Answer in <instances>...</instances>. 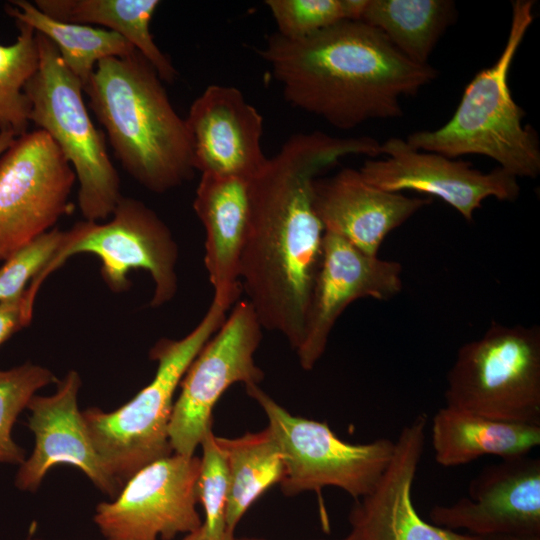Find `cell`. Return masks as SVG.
I'll use <instances>...</instances> for the list:
<instances>
[{
	"label": "cell",
	"mask_w": 540,
	"mask_h": 540,
	"mask_svg": "<svg viewBox=\"0 0 540 540\" xmlns=\"http://www.w3.org/2000/svg\"><path fill=\"white\" fill-rule=\"evenodd\" d=\"M262 325L247 300L237 301L221 327L187 368L169 423L173 453L194 456L212 429V412L235 383L259 385L264 372L254 355L262 340Z\"/></svg>",
	"instance_id": "cell-10"
},
{
	"label": "cell",
	"mask_w": 540,
	"mask_h": 540,
	"mask_svg": "<svg viewBox=\"0 0 540 540\" xmlns=\"http://www.w3.org/2000/svg\"><path fill=\"white\" fill-rule=\"evenodd\" d=\"M429 517L476 536L540 534V459L523 455L485 467L471 480L468 497L434 506Z\"/></svg>",
	"instance_id": "cell-16"
},
{
	"label": "cell",
	"mask_w": 540,
	"mask_h": 540,
	"mask_svg": "<svg viewBox=\"0 0 540 540\" xmlns=\"http://www.w3.org/2000/svg\"><path fill=\"white\" fill-rule=\"evenodd\" d=\"M199 468V457L176 453L144 466L97 505L94 523L105 540H172L198 530Z\"/></svg>",
	"instance_id": "cell-12"
},
{
	"label": "cell",
	"mask_w": 540,
	"mask_h": 540,
	"mask_svg": "<svg viewBox=\"0 0 540 540\" xmlns=\"http://www.w3.org/2000/svg\"><path fill=\"white\" fill-rule=\"evenodd\" d=\"M18 35L14 43H0V129H9L16 136L27 132L31 103L25 85L39 66V50L35 30L16 21Z\"/></svg>",
	"instance_id": "cell-26"
},
{
	"label": "cell",
	"mask_w": 540,
	"mask_h": 540,
	"mask_svg": "<svg viewBox=\"0 0 540 540\" xmlns=\"http://www.w3.org/2000/svg\"><path fill=\"white\" fill-rule=\"evenodd\" d=\"M34 5L56 20L98 25L121 35L150 62L162 81L171 83L177 77L176 69L150 32V23L160 1L36 0Z\"/></svg>",
	"instance_id": "cell-22"
},
{
	"label": "cell",
	"mask_w": 540,
	"mask_h": 540,
	"mask_svg": "<svg viewBox=\"0 0 540 540\" xmlns=\"http://www.w3.org/2000/svg\"><path fill=\"white\" fill-rule=\"evenodd\" d=\"M245 388L264 411L281 450L284 474L279 484L285 496L332 486L357 500L375 488L393 457L394 440L348 443L326 422L289 413L259 385Z\"/></svg>",
	"instance_id": "cell-9"
},
{
	"label": "cell",
	"mask_w": 540,
	"mask_h": 540,
	"mask_svg": "<svg viewBox=\"0 0 540 540\" xmlns=\"http://www.w3.org/2000/svg\"><path fill=\"white\" fill-rule=\"evenodd\" d=\"M16 134L9 129H0V155L10 146Z\"/></svg>",
	"instance_id": "cell-33"
},
{
	"label": "cell",
	"mask_w": 540,
	"mask_h": 540,
	"mask_svg": "<svg viewBox=\"0 0 540 540\" xmlns=\"http://www.w3.org/2000/svg\"><path fill=\"white\" fill-rule=\"evenodd\" d=\"M81 253L100 259L101 276L113 292L129 289L128 273L142 269L154 282L151 307H160L176 295L177 243L165 222L137 199L122 196L108 222L79 221L64 231L58 249L26 288L29 300L34 303L45 279L71 256Z\"/></svg>",
	"instance_id": "cell-8"
},
{
	"label": "cell",
	"mask_w": 540,
	"mask_h": 540,
	"mask_svg": "<svg viewBox=\"0 0 540 540\" xmlns=\"http://www.w3.org/2000/svg\"><path fill=\"white\" fill-rule=\"evenodd\" d=\"M351 155H380L371 137L320 131L291 136L250 180V217L240 281L263 329L296 351L321 264L324 228L313 206L318 175Z\"/></svg>",
	"instance_id": "cell-1"
},
{
	"label": "cell",
	"mask_w": 540,
	"mask_h": 540,
	"mask_svg": "<svg viewBox=\"0 0 540 540\" xmlns=\"http://www.w3.org/2000/svg\"><path fill=\"white\" fill-rule=\"evenodd\" d=\"M63 232L53 228L5 260L0 268V302L15 299L24 293L26 285L40 273L58 249Z\"/></svg>",
	"instance_id": "cell-30"
},
{
	"label": "cell",
	"mask_w": 540,
	"mask_h": 540,
	"mask_svg": "<svg viewBox=\"0 0 540 540\" xmlns=\"http://www.w3.org/2000/svg\"><path fill=\"white\" fill-rule=\"evenodd\" d=\"M193 167L201 174L251 180L266 164L263 117L232 86L209 85L184 118Z\"/></svg>",
	"instance_id": "cell-17"
},
{
	"label": "cell",
	"mask_w": 540,
	"mask_h": 540,
	"mask_svg": "<svg viewBox=\"0 0 540 540\" xmlns=\"http://www.w3.org/2000/svg\"><path fill=\"white\" fill-rule=\"evenodd\" d=\"M205 230L204 264L213 300L227 311L242 292L240 267L250 217V180L201 174L193 202Z\"/></svg>",
	"instance_id": "cell-20"
},
{
	"label": "cell",
	"mask_w": 540,
	"mask_h": 540,
	"mask_svg": "<svg viewBox=\"0 0 540 540\" xmlns=\"http://www.w3.org/2000/svg\"><path fill=\"white\" fill-rule=\"evenodd\" d=\"M231 540H265V539H260V538H249V537H241V538H237V537H233ZM339 540H355V536L352 532H350L346 537L342 538V539H339Z\"/></svg>",
	"instance_id": "cell-35"
},
{
	"label": "cell",
	"mask_w": 540,
	"mask_h": 540,
	"mask_svg": "<svg viewBox=\"0 0 540 540\" xmlns=\"http://www.w3.org/2000/svg\"><path fill=\"white\" fill-rule=\"evenodd\" d=\"M280 36L298 40L344 21L342 0H268Z\"/></svg>",
	"instance_id": "cell-29"
},
{
	"label": "cell",
	"mask_w": 540,
	"mask_h": 540,
	"mask_svg": "<svg viewBox=\"0 0 540 540\" xmlns=\"http://www.w3.org/2000/svg\"><path fill=\"white\" fill-rule=\"evenodd\" d=\"M212 302L195 328L181 339L162 338L149 352L157 361L152 381L118 409L82 411L90 439L108 471L123 485L144 466L173 453L169 423L174 394L196 355L226 319Z\"/></svg>",
	"instance_id": "cell-5"
},
{
	"label": "cell",
	"mask_w": 540,
	"mask_h": 540,
	"mask_svg": "<svg viewBox=\"0 0 540 540\" xmlns=\"http://www.w3.org/2000/svg\"><path fill=\"white\" fill-rule=\"evenodd\" d=\"M6 12L16 21L31 26L47 37L57 48L66 67L84 86L99 61L124 57L136 49L121 35L104 28L56 20L33 3L14 0L6 5Z\"/></svg>",
	"instance_id": "cell-25"
},
{
	"label": "cell",
	"mask_w": 540,
	"mask_h": 540,
	"mask_svg": "<svg viewBox=\"0 0 540 540\" xmlns=\"http://www.w3.org/2000/svg\"><path fill=\"white\" fill-rule=\"evenodd\" d=\"M259 53L290 104L339 129L401 117L400 98L437 76L363 21L344 20L298 40L276 33Z\"/></svg>",
	"instance_id": "cell-2"
},
{
	"label": "cell",
	"mask_w": 540,
	"mask_h": 540,
	"mask_svg": "<svg viewBox=\"0 0 540 540\" xmlns=\"http://www.w3.org/2000/svg\"><path fill=\"white\" fill-rule=\"evenodd\" d=\"M428 416L417 415L399 432L393 457L375 488L355 500L349 513L355 540H480L425 521L412 500L424 451Z\"/></svg>",
	"instance_id": "cell-18"
},
{
	"label": "cell",
	"mask_w": 540,
	"mask_h": 540,
	"mask_svg": "<svg viewBox=\"0 0 540 540\" xmlns=\"http://www.w3.org/2000/svg\"><path fill=\"white\" fill-rule=\"evenodd\" d=\"M202 457L196 482L198 503L203 507L202 534L204 540H227L226 506L229 474L225 455L216 435L210 429L201 441Z\"/></svg>",
	"instance_id": "cell-28"
},
{
	"label": "cell",
	"mask_w": 540,
	"mask_h": 540,
	"mask_svg": "<svg viewBox=\"0 0 540 540\" xmlns=\"http://www.w3.org/2000/svg\"><path fill=\"white\" fill-rule=\"evenodd\" d=\"M83 91L115 157L144 188L164 193L193 177L185 120L140 52L99 61Z\"/></svg>",
	"instance_id": "cell-3"
},
{
	"label": "cell",
	"mask_w": 540,
	"mask_h": 540,
	"mask_svg": "<svg viewBox=\"0 0 540 540\" xmlns=\"http://www.w3.org/2000/svg\"><path fill=\"white\" fill-rule=\"evenodd\" d=\"M36 38L39 66L24 89L31 103L30 122L51 137L72 166L85 220H105L122 197L105 134L93 124L83 85L63 63L56 46L37 32Z\"/></svg>",
	"instance_id": "cell-6"
},
{
	"label": "cell",
	"mask_w": 540,
	"mask_h": 540,
	"mask_svg": "<svg viewBox=\"0 0 540 540\" xmlns=\"http://www.w3.org/2000/svg\"><path fill=\"white\" fill-rule=\"evenodd\" d=\"M429 203L428 198L378 189L352 168L327 179L317 178L313 187V206L324 231L371 256H378L391 231Z\"/></svg>",
	"instance_id": "cell-19"
},
{
	"label": "cell",
	"mask_w": 540,
	"mask_h": 540,
	"mask_svg": "<svg viewBox=\"0 0 540 540\" xmlns=\"http://www.w3.org/2000/svg\"><path fill=\"white\" fill-rule=\"evenodd\" d=\"M26 540H43V539H39V538H27Z\"/></svg>",
	"instance_id": "cell-36"
},
{
	"label": "cell",
	"mask_w": 540,
	"mask_h": 540,
	"mask_svg": "<svg viewBox=\"0 0 540 540\" xmlns=\"http://www.w3.org/2000/svg\"><path fill=\"white\" fill-rule=\"evenodd\" d=\"M444 397L453 409L540 425V328L493 321L459 348Z\"/></svg>",
	"instance_id": "cell-7"
},
{
	"label": "cell",
	"mask_w": 540,
	"mask_h": 540,
	"mask_svg": "<svg viewBox=\"0 0 540 540\" xmlns=\"http://www.w3.org/2000/svg\"><path fill=\"white\" fill-rule=\"evenodd\" d=\"M455 17V4L448 0H368L361 21L381 31L411 61L428 64Z\"/></svg>",
	"instance_id": "cell-24"
},
{
	"label": "cell",
	"mask_w": 540,
	"mask_h": 540,
	"mask_svg": "<svg viewBox=\"0 0 540 540\" xmlns=\"http://www.w3.org/2000/svg\"><path fill=\"white\" fill-rule=\"evenodd\" d=\"M479 537L480 540H540V534L501 533Z\"/></svg>",
	"instance_id": "cell-32"
},
{
	"label": "cell",
	"mask_w": 540,
	"mask_h": 540,
	"mask_svg": "<svg viewBox=\"0 0 540 540\" xmlns=\"http://www.w3.org/2000/svg\"><path fill=\"white\" fill-rule=\"evenodd\" d=\"M534 2H512L508 38L497 61L479 71L466 86L451 117L436 130L416 131L407 137L416 150L448 158L478 154L496 161L517 177L535 178L540 172V146L536 132L523 126L524 110L512 98L508 73L530 27Z\"/></svg>",
	"instance_id": "cell-4"
},
{
	"label": "cell",
	"mask_w": 540,
	"mask_h": 540,
	"mask_svg": "<svg viewBox=\"0 0 540 540\" xmlns=\"http://www.w3.org/2000/svg\"><path fill=\"white\" fill-rule=\"evenodd\" d=\"M47 368L27 362L9 370H0V463L19 464L25 451L12 438V428L36 391L57 383Z\"/></svg>",
	"instance_id": "cell-27"
},
{
	"label": "cell",
	"mask_w": 540,
	"mask_h": 540,
	"mask_svg": "<svg viewBox=\"0 0 540 540\" xmlns=\"http://www.w3.org/2000/svg\"><path fill=\"white\" fill-rule=\"evenodd\" d=\"M229 474L226 506V538L231 540L235 529L249 507L284 474V460L279 445L266 427L237 438L216 436Z\"/></svg>",
	"instance_id": "cell-23"
},
{
	"label": "cell",
	"mask_w": 540,
	"mask_h": 540,
	"mask_svg": "<svg viewBox=\"0 0 540 540\" xmlns=\"http://www.w3.org/2000/svg\"><path fill=\"white\" fill-rule=\"evenodd\" d=\"M181 540H204L201 527L189 534H186Z\"/></svg>",
	"instance_id": "cell-34"
},
{
	"label": "cell",
	"mask_w": 540,
	"mask_h": 540,
	"mask_svg": "<svg viewBox=\"0 0 540 540\" xmlns=\"http://www.w3.org/2000/svg\"><path fill=\"white\" fill-rule=\"evenodd\" d=\"M33 305L26 292L12 300L0 302V345L14 333L30 324Z\"/></svg>",
	"instance_id": "cell-31"
},
{
	"label": "cell",
	"mask_w": 540,
	"mask_h": 540,
	"mask_svg": "<svg viewBox=\"0 0 540 540\" xmlns=\"http://www.w3.org/2000/svg\"><path fill=\"white\" fill-rule=\"evenodd\" d=\"M75 172L42 129L16 137L0 155V261L71 214Z\"/></svg>",
	"instance_id": "cell-11"
},
{
	"label": "cell",
	"mask_w": 540,
	"mask_h": 540,
	"mask_svg": "<svg viewBox=\"0 0 540 540\" xmlns=\"http://www.w3.org/2000/svg\"><path fill=\"white\" fill-rule=\"evenodd\" d=\"M56 392L34 395L26 408L31 412L28 428L35 445L20 465L15 485L22 491H36L48 471L56 465L77 467L100 491L114 499L122 484L108 471L88 434L78 407L81 378L70 370L58 381Z\"/></svg>",
	"instance_id": "cell-15"
},
{
	"label": "cell",
	"mask_w": 540,
	"mask_h": 540,
	"mask_svg": "<svg viewBox=\"0 0 540 540\" xmlns=\"http://www.w3.org/2000/svg\"><path fill=\"white\" fill-rule=\"evenodd\" d=\"M401 273L400 263L368 255L342 237L325 232L303 338L296 350L300 366L313 369L336 321L352 302L366 297L388 300L399 294Z\"/></svg>",
	"instance_id": "cell-14"
},
{
	"label": "cell",
	"mask_w": 540,
	"mask_h": 540,
	"mask_svg": "<svg viewBox=\"0 0 540 540\" xmlns=\"http://www.w3.org/2000/svg\"><path fill=\"white\" fill-rule=\"evenodd\" d=\"M431 444L436 462L444 467L490 455L513 458L528 455L540 445V425L501 421L444 406L433 416Z\"/></svg>",
	"instance_id": "cell-21"
},
{
	"label": "cell",
	"mask_w": 540,
	"mask_h": 540,
	"mask_svg": "<svg viewBox=\"0 0 540 540\" xmlns=\"http://www.w3.org/2000/svg\"><path fill=\"white\" fill-rule=\"evenodd\" d=\"M381 154L384 159L366 160L359 170L367 183L388 192L412 190L438 197L468 222L485 199L513 201L520 193L517 178L500 167L484 173L470 162L416 150L400 138L381 144Z\"/></svg>",
	"instance_id": "cell-13"
}]
</instances>
